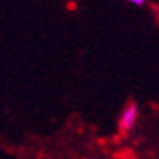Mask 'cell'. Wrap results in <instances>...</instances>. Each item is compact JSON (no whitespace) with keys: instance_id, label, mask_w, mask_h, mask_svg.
<instances>
[{"instance_id":"7a4b0ae2","label":"cell","mask_w":159,"mask_h":159,"mask_svg":"<svg viewBox=\"0 0 159 159\" xmlns=\"http://www.w3.org/2000/svg\"><path fill=\"white\" fill-rule=\"evenodd\" d=\"M130 3H135V5H143L144 3V0H128Z\"/></svg>"},{"instance_id":"6da1fadb","label":"cell","mask_w":159,"mask_h":159,"mask_svg":"<svg viewBox=\"0 0 159 159\" xmlns=\"http://www.w3.org/2000/svg\"><path fill=\"white\" fill-rule=\"evenodd\" d=\"M136 117H138V109H136L135 104H130L127 106V109L124 111L122 114V117L119 120V127L122 132H128V130H132L135 122H136Z\"/></svg>"}]
</instances>
